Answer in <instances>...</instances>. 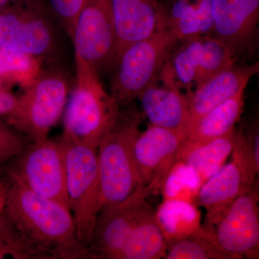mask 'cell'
I'll list each match as a JSON object with an SVG mask.
<instances>
[{"label":"cell","mask_w":259,"mask_h":259,"mask_svg":"<svg viewBox=\"0 0 259 259\" xmlns=\"http://www.w3.org/2000/svg\"><path fill=\"white\" fill-rule=\"evenodd\" d=\"M76 80L64 113V132L90 147H98L115 125L121 107L107 93L97 70L75 59Z\"/></svg>","instance_id":"cell-3"},{"label":"cell","mask_w":259,"mask_h":259,"mask_svg":"<svg viewBox=\"0 0 259 259\" xmlns=\"http://www.w3.org/2000/svg\"><path fill=\"white\" fill-rule=\"evenodd\" d=\"M258 180L230 206L214 228L220 245L239 259L259 258Z\"/></svg>","instance_id":"cell-12"},{"label":"cell","mask_w":259,"mask_h":259,"mask_svg":"<svg viewBox=\"0 0 259 259\" xmlns=\"http://www.w3.org/2000/svg\"><path fill=\"white\" fill-rule=\"evenodd\" d=\"M19 0H0V11L6 9L8 7L11 6L12 5L15 4Z\"/></svg>","instance_id":"cell-32"},{"label":"cell","mask_w":259,"mask_h":259,"mask_svg":"<svg viewBox=\"0 0 259 259\" xmlns=\"http://www.w3.org/2000/svg\"><path fill=\"white\" fill-rule=\"evenodd\" d=\"M16 96L12 95L8 90H0V116L9 113L15 106Z\"/></svg>","instance_id":"cell-30"},{"label":"cell","mask_w":259,"mask_h":259,"mask_svg":"<svg viewBox=\"0 0 259 259\" xmlns=\"http://www.w3.org/2000/svg\"><path fill=\"white\" fill-rule=\"evenodd\" d=\"M178 39L161 28L151 36L125 48L113 68L110 94L120 107L133 103L161 76Z\"/></svg>","instance_id":"cell-6"},{"label":"cell","mask_w":259,"mask_h":259,"mask_svg":"<svg viewBox=\"0 0 259 259\" xmlns=\"http://www.w3.org/2000/svg\"><path fill=\"white\" fill-rule=\"evenodd\" d=\"M165 259H239L223 249L214 229L202 226L183 239L168 245Z\"/></svg>","instance_id":"cell-24"},{"label":"cell","mask_w":259,"mask_h":259,"mask_svg":"<svg viewBox=\"0 0 259 259\" xmlns=\"http://www.w3.org/2000/svg\"><path fill=\"white\" fill-rule=\"evenodd\" d=\"M3 168H0V180H3V179L4 178V177H3V175H3Z\"/></svg>","instance_id":"cell-34"},{"label":"cell","mask_w":259,"mask_h":259,"mask_svg":"<svg viewBox=\"0 0 259 259\" xmlns=\"http://www.w3.org/2000/svg\"><path fill=\"white\" fill-rule=\"evenodd\" d=\"M47 259L19 233L8 216L0 224V259Z\"/></svg>","instance_id":"cell-27"},{"label":"cell","mask_w":259,"mask_h":259,"mask_svg":"<svg viewBox=\"0 0 259 259\" xmlns=\"http://www.w3.org/2000/svg\"><path fill=\"white\" fill-rule=\"evenodd\" d=\"M111 5L117 37V61L126 47L159 30L161 3L159 0H111Z\"/></svg>","instance_id":"cell-17"},{"label":"cell","mask_w":259,"mask_h":259,"mask_svg":"<svg viewBox=\"0 0 259 259\" xmlns=\"http://www.w3.org/2000/svg\"><path fill=\"white\" fill-rule=\"evenodd\" d=\"M202 185L198 175L191 167L183 161H177L166 177L161 192L163 199H179L193 203Z\"/></svg>","instance_id":"cell-26"},{"label":"cell","mask_w":259,"mask_h":259,"mask_svg":"<svg viewBox=\"0 0 259 259\" xmlns=\"http://www.w3.org/2000/svg\"><path fill=\"white\" fill-rule=\"evenodd\" d=\"M180 42L182 44L168 56L160 78L164 85L185 89L187 94L236 63L229 49L212 35Z\"/></svg>","instance_id":"cell-9"},{"label":"cell","mask_w":259,"mask_h":259,"mask_svg":"<svg viewBox=\"0 0 259 259\" xmlns=\"http://www.w3.org/2000/svg\"><path fill=\"white\" fill-rule=\"evenodd\" d=\"M168 248L156 211L151 206L136 223L119 259L164 258Z\"/></svg>","instance_id":"cell-21"},{"label":"cell","mask_w":259,"mask_h":259,"mask_svg":"<svg viewBox=\"0 0 259 259\" xmlns=\"http://www.w3.org/2000/svg\"><path fill=\"white\" fill-rule=\"evenodd\" d=\"M70 88L68 73L60 64H50L16 96L11 111L2 117L30 143L45 141L62 117Z\"/></svg>","instance_id":"cell-4"},{"label":"cell","mask_w":259,"mask_h":259,"mask_svg":"<svg viewBox=\"0 0 259 259\" xmlns=\"http://www.w3.org/2000/svg\"><path fill=\"white\" fill-rule=\"evenodd\" d=\"M131 104L126 105L125 110L121 107L115 125L97 147L100 212L115 207L139 185L134 146L140 133L141 117Z\"/></svg>","instance_id":"cell-2"},{"label":"cell","mask_w":259,"mask_h":259,"mask_svg":"<svg viewBox=\"0 0 259 259\" xmlns=\"http://www.w3.org/2000/svg\"><path fill=\"white\" fill-rule=\"evenodd\" d=\"M75 59L97 70L112 69L116 61V30L111 0H87L71 37Z\"/></svg>","instance_id":"cell-11"},{"label":"cell","mask_w":259,"mask_h":259,"mask_svg":"<svg viewBox=\"0 0 259 259\" xmlns=\"http://www.w3.org/2000/svg\"><path fill=\"white\" fill-rule=\"evenodd\" d=\"M156 214L168 245L190 236L202 226L200 212L192 202L163 199Z\"/></svg>","instance_id":"cell-22"},{"label":"cell","mask_w":259,"mask_h":259,"mask_svg":"<svg viewBox=\"0 0 259 259\" xmlns=\"http://www.w3.org/2000/svg\"><path fill=\"white\" fill-rule=\"evenodd\" d=\"M245 90L242 89L234 96L207 112L196 123L182 141L177 161H183L191 151L236 128L244 107Z\"/></svg>","instance_id":"cell-19"},{"label":"cell","mask_w":259,"mask_h":259,"mask_svg":"<svg viewBox=\"0 0 259 259\" xmlns=\"http://www.w3.org/2000/svg\"><path fill=\"white\" fill-rule=\"evenodd\" d=\"M146 188L139 186L115 207L99 213L90 245L93 259H119L136 223L151 204Z\"/></svg>","instance_id":"cell-13"},{"label":"cell","mask_w":259,"mask_h":259,"mask_svg":"<svg viewBox=\"0 0 259 259\" xmlns=\"http://www.w3.org/2000/svg\"><path fill=\"white\" fill-rule=\"evenodd\" d=\"M87 0H47L49 13L71 39L76 19Z\"/></svg>","instance_id":"cell-29"},{"label":"cell","mask_w":259,"mask_h":259,"mask_svg":"<svg viewBox=\"0 0 259 259\" xmlns=\"http://www.w3.org/2000/svg\"><path fill=\"white\" fill-rule=\"evenodd\" d=\"M30 141L0 116V168L25 149Z\"/></svg>","instance_id":"cell-28"},{"label":"cell","mask_w":259,"mask_h":259,"mask_svg":"<svg viewBox=\"0 0 259 259\" xmlns=\"http://www.w3.org/2000/svg\"><path fill=\"white\" fill-rule=\"evenodd\" d=\"M59 28L47 5L40 0H19L0 11V47L49 65L60 64L63 44Z\"/></svg>","instance_id":"cell-5"},{"label":"cell","mask_w":259,"mask_h":259,"mask_svg":"<svg viewBox=\"0 0 259 259\" xmlns=\"http://www.w3.org/2000/svg\"><path fill=\"white\" fill-rule=\"evenodd\" d=\"M212 0H173L170 8L161 5L160 28H166L179 42L211 35Z\"/></svg>","instance_id":"cell-20"},{"label":"cell","mask_w":259,"mask_h":259,"mask_svg":"<svg viewBox=\"0 0 259 259\" xmlns=\"http://www.w3.org/2000/svg\"><path fill=\"white\" fill-rule=\"evenodd\" d=\"M7 183L5 178L0 180V224L6 217L5 200H6Z\"/></svg>","instance_id":"cell-31"},{"label":"cell","mask_w":259,"mask_h":259,"mask_svg":"<svg viewBox=\"0 0 259 259\" xmlns=\"http://www.w3.org/2000/svg\"><path fill=\"white\" fill-rule=\"evenodd\" d=\"M224 164L200 187L196 204L205 209L203 226L214 229L219 220L237 198L245 193L256 180L259 164L255 161L249 135L240 130L231 153Z\"/></svg>","instance_id":"cell-8"},{"label":"cell","mask_w":259,"mask_h":259,"mask_svg":"<svg viewBox=\"0 0 259 259\" xmlns=\"http://www.w3.org/2000/svg\"><path fill=\"white\" fill-rule=\"evenodd\" d=\"M212 30L235 59L251 51L258 39L259 0H212Z\"/></svg>","instance_id":"cell-15"},{"label":"cell","mask_w":259,"mask_h":259,"mask_svg":"<svg viewBox=\"0 0 259 259\" xmlns=\"http://www.w3.org/2000/svg\"><path fill=\"white\" fill-rule=\"evenodd\" d=\"M183 140L176 131L151 124L138 135L134 153L139 186L146 188L148 196L161 192Z\"/></svg>","instance_id":"cell-14"},{"label":"cell","mask_w":259,"mask_h":259,"mask_svg":"<svg viewBox=\"0 0 259 259\" xmlns=\"http://www.w3.org/2000/svg\"><path fill=\"white\" fill-rule=\"evenodd\" d=\"M138 99L151 125L176 131L185 139L189 120L187 95L178 89L166 85L160 87L156 83Z\"/></svg>","instance_id":"cell-18"},{"label":"cell","mask_w":259,"mask_h":259,"mask_svg":"<svg viewBox=\"0 0 259 259\" xmlns=\"http://www.w3.org/2000/svg\"><path fill=\"white\" fill-rule=\"evenodd\" d=\"M7 183L5 212L29 244L47 259H93L80 242L69 207L29 190L13 177Z\"/></svg>","instance_id":"cell-1"},{"label":"cell","mask_w":259,"mask_h":259,"mask_svg":"<svg viewBox=\"0 0 259 259\" xmlns=\"http://www.w3.org/2000/svg\"><path fill=\"white\" fill-rule=\"evenodd\" d=\"M5 175L16 179L35 193L69 208L64 151L59 138L30 143L12 160Z\"/></svg>","instance_id":"cell-10"},{"label":"cell","mask_w":259,"mask_h":259,"mask_svg":"<svg viewBox=\"0 0 259 259\" xmlns=\"http://www.w3.org/2000/svg\"><path fill=\"white\" fill-rule=\"evenodd\" d=\"M59 139L64 151L70 210L74 218L78 238L90 249L100 213L97 148L81 144L64 134Z\"/></svg>","instance_id":"cell-7"},{"label":"cell","mask_w":259,"mask_h":259,"mask_svg":"<svg viewBox=\"0 0 259 259\" xmlns=\"http://www.w3.org/2000/svg\"><path fill=\"white\" fill-rule=\"evenodd\" d=\"M236 128L191 151L183 160L198 175L202 185L226 163L236 143Z\"/></svg>","instance_id":"cell-23"},{"label":"cell","mask_w":259,"mask_h":259,"mask_svg":"<svg viewBox=\"0 0 259 259\" xmlns=\"http://www.w3.org/2000/svg\"><path fill=\"white\" fill-rule=\"evenodd\" d=\"M0 90H8V86H6V85L2 82L1 81H0Z\"/></svg>","instance_id":"cell-33"},{"label":"cell","mask_w":259,"mask_h":259,"mask_svg":"<svg viewBox=\"0 0 259 259\" xmlns=\"http://www.w3.org/2000/svg\"><path fill=\"white\" fill-rule=\"evenodd\" d=\"M258 61L252 65L235 64L186 94L189 102V120L187 135L207 112L234 96L258 74ZM186 138V137H185Z\"/></svg>","instance_id":"cell-16"},{"label":"cell","mask_w":259,"mask_h":259,"mask_svg":"<svg viewBox=\"0 0 259 259\" xmlns=\"http://www.w3.org/2000/svg\"><path fill=\"white\" fill-rule=\"evenodd\" d=\"M42 61L33 56L0 47V81L6 86L27 88L42 72Z\"/></svg>","instance_id":"cell-25"}]
</instances>
